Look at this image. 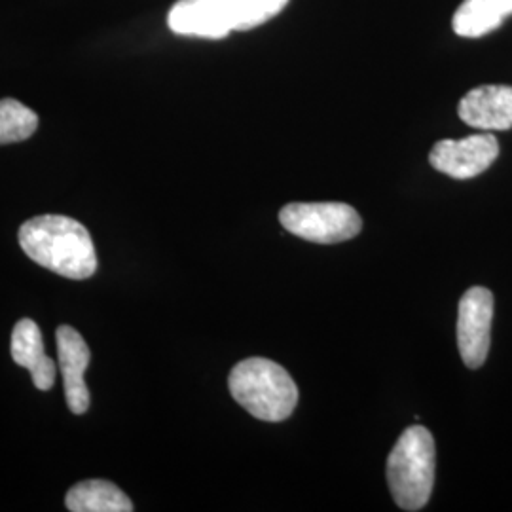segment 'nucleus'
Returning a JSON list of instances; mask_svg holds the SVG:
<instances>
[{
    "label": "nucleus",
    "instance_id": "2",
    "mask_svg": "<svg viewBox=\"0 0 512 512\" xmlns=\"http://www.w3.org/2000/svg\"><path fill=\"white\" fill-rule=\"evenodd\" d=\"M289 0H177L167 25L183 37L224 38L275 18Z\"/></svg>",
    "mask_w": 512,
    "mask_h": 512
},
{
    "label": "nucleus",
    "instance_id": "1",
    "mask_svg": "<svg viewBox=\"0 0 512 512\" xmlns=\"http://www.w3.org/2000/svg\"><path fill=\"white\" fill-rule=\"evenodd\" d=\"M23 253L38 266L67 277L88 279L97 270L92 236L84 224L63 215H40L19 228Z\"/></svg>",
    "mask_w": 512,
    "mask_h": 512
},
{
    "label": "nucleus",
    "instance_id": "8",
    "mask_svg": "<svg viewBox=\"0 0 512 512\" xmlns=\"http://www.w3.org/2000/svg\"><path fill=\"white\" fill-rule=\"evenodd\" d=\"M57 359L65 384V399L73 414H86L90 408V391L84 374L92 361V353L78 330L61 325L57 332Z\"/></svg>",
    "mask_w": 512,
    "mask_h": 512
},
{
    "label": "nucleus",
    "instance_id": "12",
    "mask_svg": "<svg viewBox=\"0 0 512 512\" xmlns=\"http://www.w3.org/2000/svg\"><path fill=\"white\" fill-rule=\"evenodd\" d=\"M65 505L73 512L133 511L128 495L109 480H84L76 484L65 497Z\"/></svg>",
    "mask_w": 512,
    "mask_h": 512
},
{
    "label": "nucleus",
    "instance_id": "13",
    "mask_svg": "<svg viewBox=\"0 0 512 512\" xmlns=\"http://www.w3.org/2000/svg\"><path fill=\"white\" fill-rule=\"evenodd\" d=\"M38 128L35 110L25 107L16 99L0 101V145H12L29 139Z\"/></svg>",
    "mask_w": 512,
    "mask_h": 512
},
{
    "label": "nucleus",
    "instance_id": "6",
    "mask_svg": "<svg viewBox=\"0 0 512 512\" xmlns=\"http://www.w3.org/2000/svg\"><path fill=\"white\" fill-rule=\"evenodd\" d=\"M494 319V294L484 287H473L461 296L458 311V348L463 363L480 368L490 353Z\"/></svg>",
    "mask_w": 512,
    "mask_h": 512
},
{
    "label": "nucleus",
    "instance_id": "10",
    "mask_svg": "<svg viewBox=\"0 0 512 512\" xmlns=\"http://www.w3.org/2000/svg\"><path fill=\"white\" fill-rule=\"evenodd\" d=\"M12 359L27 368L33 376V384L40 391L52 389L55 382L54 359L46 355L42 332L33 319H19L12 330Z\"/></svg>",
    "mask_w": 512,
    "mask_h": 512
},
{
    "label": "nucleus",
    "instance_id": "7",
    "mask_svg": "<svg viewBox=\"0 0 512 512\" xmlns=\"http://www.w3.org/2000/svg\"><path fill=\"white\" fill-rule=\"evenodd\" d=\"M499 156V143L492 133L469 135L465 139H444L439 141L431 154L429 164L437 171L458 179L467 181L484 173L494 164Z\"/></svg>",
    "mask_w": 512,
    "mask_h": 512
},
{
    "label": "nucleus",
    "instance_id": "3",
    "mask_svg": "<svg viewBox=\"0 0 512 512\" xmlns=\"http://www.w3.org/2000/svg\"><path fill=\"white\" fill-rule=\"evenodd\" d=\"M228 387L236 403L256 420H287L298 404V387L291 374L262 357H251L234 366Z\"/></svg>",
    "mask_w": 512,
    "mask_h": 512
},
{
    "label": "nucleus",
    "instance_id": "9",
    "mask_svg": "<svg viewBox=\"0 0 512 512\" xmlns=\"http://www.w3.org/2000/svg\"><path fill=\"white\" fill-rule=\"evenodd\" d=\"M459 118L482 131L512 128L511 86H480L467 93L458 107Z\"/></svg>",
    "mask_w": 512,
    "mask_h": 512
},
{
    "label": "nucleus",
    "instance_id": "5",
    "mask_svg": "<svg viewBox=\"0 0 512 512\" xmlns=\"http://www.w3.org/2000/svg\"><path fill=\"white\" fill-rule=\"evenodd\" d=\"M279 222L293 236L319 245L344 243L359 236L363 220L348 203H289Z\"/></svg>",
    "mask_w": 512,
    "mask_h": 512
},
{
    "label": "nucleus",
    "instance_id": "4",
    "mask_svg": "<svg viewBox=\"0 0 512 512\" xmlns=\"http://www.w3.org/2000/svg\"><path fill=\"white\" fill-rule=\"evenodd\" d=\"M437 448L429 429L412 425L404 431L387 458V484L403 511H420L433 492Z\"/></svg>",
    "mask_w": 512,
    "mask_h": 512
},
{
    "label": "nucleus",
    "instance_id": "11",
    "mask_svg": "<svg viewBox=\"0 0 512 512\" xmlns=\"http://www.w3.org/2000/svg\"><path fill=\"white\" fill-rule=\"evenodd\" d=\"M511 14L512 0H465L456 10L452 25L459 37H484Z\"/></svg>",
    "mask_w": 512,
    "mask_h": 512
}]
</instances>
